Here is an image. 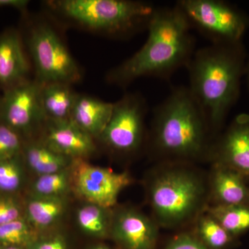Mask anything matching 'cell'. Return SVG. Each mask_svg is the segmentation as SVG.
Returning a JSON list of instances; mask_svg holds the SVG:
<instances>
[{
    "label": "cell",
    "mask_w": 249,
    "mask_h": 249,
    "mask_svg": "<svg viewBox=\"0 0 249 249\" xmlns=\"http://www.w3.org/2000/svg\"><path fill=\"white\" fill-rule=\"evenodd\" d=\"M165 249H211L193 232H182L170 241Z\"/></svg>",
    "instance_id": "83f0119b"
},
{
    "label": "cell",
    "mask_w": 249,
    "mask_h": 249,
    "mask_svg": "<svg viewBox=\"0 0 249 249\" xmlns=\"http://www.w3.org/2000/svg\"><path fill=\"white\" fill-rule=\"evenodd\" d=\"M22 151L28 165L38 176L66 169L72 161L71 159L54 151L43 142L24 144Z\"/></svg>",
    "instance_id": "ac0fdd59"
},
{
    "label": "cell",
    "mask_w": 249,
    "mask_h": 249,
    "mask_svg": "<svg viewBox=\"0 0 249 249\" xmlns=\"http://www.w3.org/2000/svg\"><path fill=\"white\" fill-rule=\"evenodd\" d=\"M34 228L22 217L0 225V245L29 248L36 240Z\"/></svg>",
    "instance_id": "cb8c5ba5"
},
{
    "label": "cell",
    "mask_w": 249,
    "mask_h": 249,
    "mask_svg": "<svg viewBox=\"0 0 249 249\" xmlns=\"http://www.w3.org/2000/svg\"><path fill=\"white\" fill-rule=\"evenodd\" d=\"M70 167L56 173L39 175L33 185L34 196L64 197L71 188Z\"/></svg>",
    "instance_id": "603a6c76"
},
{
    "label": "cell",
    "mask_w": 249,
    "mask_h": 249,
    "mask_svg": "<svg viewBox=\"0 0 249 249\" xmlns=\"http://www.w3.org/2000/svg\"><path fill=\"white\" fill-rule=\"evenodd\" d=\"M146 111L143 97L138 93H126L114 103L110 119L99 139L109 150L118 153L139 151L147 142Z\"/></svg>",
    "instance_id": "ba28073f"
},
{
    "label": "cell",
    "mask_w": 249,
    "mask_h": 249,
    "mask_svg": "<svg viewBox=\"0 0 249 249\" xmlns=\"http://www.w3.org/2000/svg\"><path fill=\"white\" fill-rule=\"evenodd\" d=\"M0 121L17 133L29 134L46 122L41 107L40 84L27 80L3 91L0 98Z\"/></svg>",
    "instance_id": "30bf717a"
},
{
    "label": "cell",
    "mask_w": 249,
    "mask_h": 249,
    "mask_svg": "<svg viewBox=\"0 0 249 249\" xmlns=\"http://www.w3.org/2000/svg\"><path fill=\"white\" fill-rule=\"evenodd\" d=\"M245 72L247 75V78H248V83H249V59L248 62H247V65H246Z\"/></svg>",
    "instance_id": "1f68e13d"
},
{
    "label": "cell",
    "mask_w": 249,
    "mask_h": 249,
    "mask_svg": "<svg viewBox=\"0 0 249 249\" xmlns=\"http://www.w3.org/2000/svg\"><path fill=\"white\" fill-rule=\"evenodd\" d=\"M146 191L153 219L165 229L193 224L209 206L208 175L195 163L159 162L147 177Z\"/></svg>",
    "instance_id": "277c9868"
},
{
    "label": "cell",
    "mask_w": 249,
    "mask_h": 249,
    "mask_svg": "<svg viewBox=\"0 0 249 249\" xmlns=\"http://www.w3.org/2000/svg\"><path fill=\"white\" fill-rule=\"evenodd\" d=\"M114 103L78 93L70 120L93 138H99L110 119Z\"/></svg>",
    "instance_id": "2e32d148"
},
{
    "label": "cell",
    "mask_w": 249,
    "mask_h": 249,
    "mask_svg": "<svg viewBox=\"0 0 249 249\" xmlns=\"http://www.w3.org/2000/svg\"><path fill=\"white\" fill-rule=\"evenodd\" d=\"M206 211L236 238L249 231V204L209 206Z\"/></svg>",
    "instance_id": "44dd1931"
},
{
    "label": "cell",
    "mask_w": 249,
    "mask_h": 249,
    "mask_svg": "<svg viewBox=\"0 0 249 249\" xmlns=\"http://www.w3.org/2000/svg\"><path fill=\"white\" fill-rule=\"evenodd\" d=\"M65 209L64 197H51L33 195L27 203V221L34 229H47L62 217Z\"/></svg>",
    "instance_id": "d6986e66"
},
{
    "label": "cell",
    "mask_w": 249,
    "mask_h": 249,
    "mask_svg": "<svg viewBox=\"0 0 249 249\" xmlns=\"http://www.w3.org/2000/svg\"><path fill=\"white\" fill-rule=\"evenodd\" d=\"M29 249H68L66 240L60 235H55L42 240H36Z\"/></svg>",
    "instance_id": "f1b7e54d"
},
{
    "label": "cell",
    "mask_w": 249,
    "mask_h": 249,
    "mask_svg": "<svg viewBox=\"0 0 249 249\" xmlns=\"http://www.w3.org/2000/svg\"><path fill=\"white\" fill-rule=\"evenodd\" d=\"M91 249H109L105 245H97L95 246L94 247L91 248Z\"/></svg>",
    "instance_id": "d6a6232c"
},
{
    "label": "cell",
    "mask_w": 249,
    "mask_h": 249,
    "mask_svg": "<svg viewBox=\"0 0 249 249\" xmlns=\"http://www.w3.org/2000/svg\"><path fill=\"white\" fill-rule=\"evenodd\" d=\"M23 177L19 155L0 161V191L5 193L18 191L22 186Z\"/></svg>",
    "instance_id": "d4e9b609"
},
{
    "label": "cell",
    "mask_w": 249,
    "mask_h": 249,
    "mask_svg": "<svg viewBox=\"0 0 249 249\" xmlns=\"http://www.w3.org/2000/svg\"><path fill=\"white\" fill-rule=\"evenodd\" d=\"M29 66L17 30L9 29L0 34V88L4 90L29 80Z\"/></svg>",
    "instance_id": "9a60e30c"
},
{
    "label": "cell",
    "mask_w": 249,
    "mask_h": 249,
    "mask_svg": "<svg viewBox=\"0 0 249 249\" xmlns=\"http://www.w3.org/2000/svg\"><path fill=\"white\" fill-rule=\"evenodd\" d=\"M43 142L60 155L74 159H85L96 150L93 138L71 120L46 121Z\"/></svg>",
    "instance_id": "5bb4252c"
},
{
    "label": "cell",
    "mask_w": 249,
    "mask_h": 249,
    "mask_svg": "<svg viewBox=\"0 0 249 249\" xmlns=\"http://www.w3.org/2000/svg\"><path fill=\"white\" fill-rule=\"evenodd\" d=\"M22 147L20 135L9 126L0 123V161L20 155Z\"/></svg>",
    "instance_id": "484cf974"
},
{
    "label": "cell",
    "mask_w": 249,
    "mask_h": 249,
    "mask_svg": "<svg viewBox=\"0 0 249 249\" xmlns=\"http://www.w3.org/2000/svg\"><path fill=\"white\" fill-rule=\"evenodd\" d=\"M193 224V233L209 249H227L237 240V238L231 235L217 219L206 211L196 218Z\"/></svg>",
    "instance_id": "ffe728a7"
},
{
    "label": "cell",
    "mask_w": 249,
    "mask_h": 249,
    "mask_svg": "<svg viewBox=\"0 0 249 249\" xmlns=\"http://www.w3.org/2000/svg\"><path fill=\"white\" fill-rule=\"evenodd\" d=\"M17 200L12 196L0 195V225L22 217Z\"/></svg>",
    "instance_id": "4316f807"
},
{
    "label": "cell",
    "mask_w": 249,
    "mask_h": 249,
    "mask_svg": "<svg viewBox=\"0 0 249 249\" xmlns=\"http://www.w3.org/2000/svg\"><path fill=\"white\" fill-rule=\"evenodd\" d=\"M175 5L192 29L209 39L211 44L241 43L249 25L245 14L222 0H179Z\"/></svg>",
    "instance_id": "8992f818"
},
{
    "label": "cell",
    "mask_w": 249,
    "mask_h": 249,
    "mask_svg": "<svg viewBox=\"0 0 249 249\" xmlns=\"http://www.w3.org/2000/svg\"><path fill=\"white\" fill-rule=\"evenodd\" d=\"M45 4L67 22L114 37L147 29L157 8L151 3L132 0H52Z\"/></svg>",
    "instance_id": "5b68a950"
},
{
    "label": "cell",
    "mask_w": 249,
    "mask_h": 249,
    "mask_svg": "<svg viewBox=\"0 0 249 249\" xmlns=\"http://www.w3.org/2000/svg\"><path fill=\"white\" fill-rule=\"evenodd\" d=\"M29 4L27 0H0V8H13L21 12L27 11Z\"/></svg>",
    "instance_id": "f546056e"
},
{
    "label": "cell",
    "mask_w": 249,
    "mask_h": 249,
    "mask_svg": "<svg viewBox=\"0 0 249 249\" xmlns=\"http://www.w3.org/2000/svg\"><path fill=\"white\" fill-rule=\"evenodd\" d=\"M24 247H16V246H1L0 245V249H24Z\"/></svg>",
    "instance_id": "4dcf8cb0"
},
{
    "label": "cell",
    "mask_w": 249,
    "mask_h": 249,
    "mask_svg": "<svg viewBox=\"0 0 249 249\" xmlns=\"http://www.w3.org/2000/svg\"><path fill=\"white\" fill-rule=\"evenodd\" d=\"M245 58L242 42L211 44L196 51L186 65L188 89L204 113L213 139L239 97Z\"/></svg>",
    "instance_id": "3957f363"
},
{
    "label": "cell",
    "mask_w": 249,
    "mask_h": 249,
    "mask_svg": "<svg viewBox=\"0 0 249 249\" xmlns=\"http://www.w3.org/2000/svg\"><path fill=\"white\" fill-rule=\"evenodd\" d=\"M39 84L41 107L46 121L70 120L78 94L72 85L62 83Z\"/></svg>",
    "instance_id": "e0dca14e"
},
{
    "label": "cell",
    "mask_w": 249,
    "mask_h": 249,
    "mask_svg": "<svg viewBox=\"0 0 249 249\" xmlns=\"http://www.w3.org/2000/svg\"><path fill=\"white\" fill-rule=\"evenodd\" d=\"M213 141L204 113L187 87L174 88L155 108L147 145L159 162L208 160Z\"/></svg>",
    "instance_id": "7a4b0ae2"
},
{
    "label": "cell",
    "mask_w": 249,
    "mask_h": 249,
    "mask_svg": "<svg viewBox=\"0 0 249 249\" xmlns=\"http://www.w3.org/2000/svg\"><path fill=\"white\" fill-rule=\"evenodd\" d=\"M112 214L109 210L89 204L77 211V223L82 231L94 237H106L110 233Z\"/></svg>",
    "instance_id": "7402d4cb"
},
{
    "label": "cell",
    "mask_w": 249,
    "mask_h": 249,
    "mask_svg": "<svg viewBox=\"0 0 249 249\" xmlns=\"http://www.w3.org/2000/svg\"><path fill=\"white\" fill-rule=\"evenodd\" d=\"M70 168L71 186L77 194L89 204L103 209L114 207L121 192L132 183L127 172L116 173L91 164L84 159L72 160Z\"/></svg>",
    "instance_id": "9c48e42d"
},
{
    "label": "cell",
    "mask_w": 249,
    "mask_h": 249,
    "mask_svg": "<svg viewBox=\"0 0 249 249\" xmlns=\"http://www.w3.org/2000/svg\"><path fill=\"white\" fill-rule=\"evenodd\" d=\"M159 228L155 219L125 208L113 214L110 234L124 249H155Z\"/></svg>",
    "instance_id": "7c38bea8"
},
{
    "label": "cell",
    "mask_w": 249,
    "mask_h": 249,
    "mask_svg": "<svg viewBox=\"0 0 249 249\" xmlns=\"http://www.w3.org/2000/svg\"><path fill=\"white\" fill-rule=\"evenodd\" d=\"M28 45L37 83L72 85L81 79V71L76 60L58 33L48 23L37 22L33 26Z\"/></svg>",
    "instance_id": "52a82bcc"
},
{
    "label": "cell",
    "mask_w": 249,
    "mask_h": 249,
    "mask_svg": "<svg viewBox=\"0 0 249 249\" xmlns=\"http://www.w3.org/2000/svg\"><path fill=\"white\" fill-rule=\"evenodd\" d=\"M208 175L209 206L249 204V178L217 163H211Z\"/></svg>",
    "instance_id": "4fadbf2b"
},
{
    "label": "cell",
    "mask_w": 249,
    "mask_h": 249,
    "mask_svg": "<svg viewBox=\"0 0 249 249\" xmlns=\"http://www.w3.org/2000/svg\"><path fill=\"white\" fill-rule=\"evenodd\" d=\"M225 165L249 178V114L236 116L213 141L209 160Z\"/></svg>",
    "instance_id": "8fae6325"
},
{
    "label": "cell",
    "mask_w": 249,
    "mask_h": 249,
    "mask_svg": "<svg viewBox=\"0 0 249 249\" xmlns=\"http://www.w3.org/2000/svg\"><path fill=\"white\" fill-rule=\"evenodd\" d=\"M191 29L177 5L156 8L147 27L146 42L137 53L109 72L108 82L125 87L143 77L168 79L178 69L186 67L196 52Z\"/></svg>",
    "instance_id": "6da1fadb"
}]
</instances>
